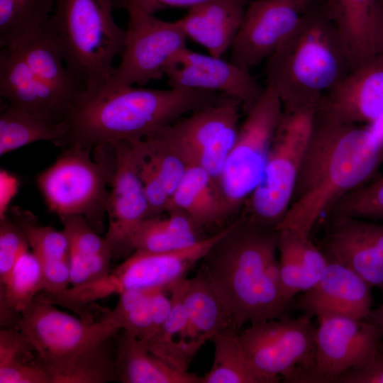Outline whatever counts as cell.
Returning <instances> with one entry per match:
<instances>
[{
    "instance_id": "1",
    "label": "cell",
    "mask_w": 383,
    "mask_h": 383,
    "mask_svg": "<svg viewBox=\"0 0 383 383\" xmlns=\"http://www.w3.org/2000/svg\"><path fill=\"white\" fill-rule=\"evenodd\" d=\"M383 163V138L369 125L315 116L289 209L276 230L303 238L350 192L374 178Z\"/></svg>"
},
{
    "instance_id": "2",
    "label": "cell",
    "mask_w": 383,
    "mask_h": 383,
    "mask_svg": "<svg viewBox=\"0 0 383 383\" xmlns=\"http://www.w3.org/2000/svg\"><path fill=\"white\" fill-rule=\"evenodd\" d=\"M225 96L199 89H138L109 83L81 94L66 119L67 131L58 146L93 149L104 143L138 140Z\"/></svg>"
},
{
    "instance_id": "3",
    "label": "cell",
    "mask_w": 383,
    "mask_h": 383,
    "mask_svg": "<svg viewBox=\"0 0 383 383\" xmlns=\"http://www.w3.org/2000/svg\"><path fill=\"white\" fill-rule=\"evenodd\" d=\"M278 231L243 218L203 258L216 293L237 330L287 317L282 292Z\"/></svg>"
},
{
    "instance_id": "4",
    "label": "cell",
    "mask_w": 383,
    "mask_h": 383,
    "mask_svg": "<svg viewBox=\"0 0 383 383\" xmlns=\"http://www.w3.org/2000/svg\"><path fill=\"white\" fill-rule=\"evenodd\" d=\"M353 68L349 52L323 0H313L267 60V87L283 110H315L323 96Z\"/></svg>"
},
{
    "instance_id": "5",
    "label": "cell",
    "mask_w": 383,
    "mask_h": 383,
    "mask_svg": "<svg viewBox=\"0 0 383 383\" xmlns=\"http://www.w3.org/2000/svg\"><path fill=\"white\" fill-rule=\"evenodd\" d=\"M113 0H56L46 26L83 92L111 82L126 31L116 22Z\"/></svg>"
},
{
    "instance_id": "6",
    "label": "cell",
    "mask_w": 383,
    "mask_h": 383,
    "mask_svg": "<svg viewBox=\"0 0 383 383\" xmlns=\"http://www.w3.org/2000/svg\"><path fill=\"white\" fill-rule=\"evenodd\" d=\"M314 113L315 110H283L262 179L243 206V218L273 228L282 221L292 200Z\"/></svg>"
},
{
    "instance_id": "7",
    "label": "cell",
    "mask_w": 383,
    "mask_h": 383,
    "mask_svg": "<svg viewBox=\"0 0 383 383\" xmlns=\"http://www.w3.org/2000/svg\"><path fill=\"white\" fill-rule=\"evenodd\" d=\"M16 328L30 343L49 375L121 331L109 313L99 321H88L38 298L20 314Z\"/></svg>"
},
{
    "instance_id": "8",
    "label": "cell",
    "mask_w": 383,
    "mask_h": 383,
    "mask_svg": "<svg viewBox=\"0 0 383 383\" xmlns=\"http://www.w3.org/2000/svg\"><path fill=\"white\" fill-rule=\"evenodd\" d=\"M90 148L70 146L55 162L40 173L36 182L50 211L59 217L83 216L101 232L109 192L105 165L91 158Z\"/></svg>"
},
{
    "instance_id": "9",
    "label": "cell",
    "mask_w": 383,
    "mask_h": 383,
    "mask_svg": "<svg viewBox=\"0 0 383 383\" xmlns=\"http://www.w3.org/2000/svg\"><path fill=\"white\" fill-rule=\"evenodd\" d=\"M282 113L278 94L267 86L246 112L218 182L229 213L243 206L259 184Z\"/></svg>"
},
{
    "instance_id": "10",
    "label": "cell",
    "mask_w": 383,
    "mask_h": 383,
    "mask_svg": "<svg viewBox=\"0 0 383 383\" xmlns=\"http://www.w3.org/2000/svg\"><path fill=\"white\" fill-rule=\"evenodd\" d=\"M240 107L238 100L226 96L152 133L189 165L201 167L219 182L237 138Z\"/></svg>"
},
{
    "instance_id": "11",
    "label": "cell",
    "mask_w": 383,
    "mask_h": 383,
    "mask_svg": "<svg viewBox=\"0 0 383 383\" xmlns=\"http://www.w3.org/2000/svg\"><path fill=\"white\" fill-rule=\"evenodd\" d=\"M316 326L302 313L297 318L269 320L238 333L242 349L268 383L294 380L313 363Z\"/></svg>"
},
{
    "instance_id": "12",
    "label": "cell",
    "mask_w": 383,
    "mask_h": 383,
    "mask_svg": "<svg viewBox=\"0 0 383 383\" xmlns=\"http://www.w3.org/2000/svg\"><path fill=\"white\" fill-rule=\"evenodd\" d=\"M312 365L294 382H335L348 370L383 353V331L365 318L333 315L318 317Z\"/></svg>"
},
{
    "instance_id": "13",
    "label": "cell",
    "mask_w": 383,
    "mask_h": 383,
    "mask_svg": "<svg viewBox=\"0 0 383 383\" xmlns=\"http://www.w3.org/2000/svg\"><path fill=\"white\" fill-rule=\"evenodd\" d=\"M126 38L110 84L144 85L165 76L187 38L177 22L164 21L136 8H127Z\"/></svg>"
},
{
    "instance_id": "14",
    "label": "cell",
    "mask_w": 383,
    "mask_h": 383,
    "mask_svg": "<svg viewBox=\"0 0 383 383\" xmlns=\"http://www.w3.org/2000/svg\"><path fill=\"white\" fill-rule=\"evenodd\" d=\"M93 149L94 158L102 162L107 170L111 187L105 238L112 257H119L133 251L131 238L139 223L148 217V204L133 141L104 143Z\"/></svg>"
},
{
    "instance_id": "15",
    "label": "cell",
    "mask_w": 383,
    "mask_h": 383,
    "mask_svg": "<svg viewBox=\"0 0 383 383\" xmlns=\"http://www.w3.org/2000/svg\"><path fill=\"white\" fill-rule=\"evenodd\" d=\"M235 223L185 248L163 252L134 251L118 267L96 282L99 294L105 298L128 290L167 289L187 277L192 267L203 260Z\"/></svg>"
},
{
    "instance_id": "16",
    "label": "cell",
    "mask_w": 383,
    "mask_h": 383,
    "mask_svg": "<svg viewBox=\"0 0 383 383\" xmlns=\"http://www.w3.org/2000/svg\"><path fill=\"white\" fill-rule=\"evenodd\" d=\"M313 0H254L231 47V61L250 70L267 60Z\"/></svg>"
},
{
    "instance_id": "17",
    "label": "cell",
    "mask_w": 383,
    "mask_h": 383,
    "mask_svg": "<svg viewBox=\"0 0 383 383\" xmlns=\"http://www.w3.org/2000/svg\"><path fill=\"white\" fill-rule=\"evenodd\" d=\"M170 87L199 89L224 94L238 100L247 112L260 98L262 87L249 70L222 57L181 50L165 72Z\"/></svg>"
},
{
    "instance_id": "18",
    "label": "cell",
    "mask_w": 383,
    "mask_h": 383,
    "mask_svg": "<svg viewBox=\"0 0 383 383\" xmlns=\"http://www.w3.org/2000/svg\"><path fill=\"white\" fill-rule=\"evenodd\" d=\"M315 116L340 123L371 125L383 118V54L353 67L328 90Z\"/></svg>"
},
{
    "instance_id": "19",
    "label": "cell",
    "mask_w": 383,
    "mask_h": 383,
    "mask_svg": "<svg viewBox=\"0 0 383 383\" xmlns=\"http://www.w3.org/2000/svg\"><path fill=\"white\" fill-rule=\"evenodd\" d=\"M320 249L329 261L348 267L383 294V224L330 216Z\"/></svg>"
},
{
    "instance_id": "20",
    "label": "cell",
    "mask_w": 383,
    "mask_h": 383,
    "mask_svg": "<svg viewBox=\"0 0 383 383\" xmlns=\"http://www.w3.org/2000/svg\"><path fill=\"white\" fill-rule=\"evenodd\" d=\"M372 288L351 269L328 260L319 281L297 296L295 306L311 318L340 315L366 318L373 304Z\"/></svg>"
},
{
    "instance_id": "21",
    "label": "cell",
    "mask_w": 383,
    "mask_h": 383,
    "mask_svg": "<svg viewBox=\"0 0 383 383\" xmlns=\"http://www.w3.org/2000/svg\"><path fill=\"white\" fill-rule=\"evenodd\" d=\"M11 44L16 47L34 76L65 109L68 116L83 91L67 68L46 23Z\"/></svg>"
},
{
    "instance_id": "22",
    "label": "cell",
    "mask_w": 383,
    "mask_h": 383,
    "mask_svg": "<svg viewBox=\"0 0 383 383\" xmlns=\"http://www.w3.org/2000/svg\"><path fill=\"white\" fill-rule=\"evenodd\" d=\"M0 95L9 104L52 121H65L67 117V111L38 82L13 44L1 48Z\"/></svg>"
},
{
    "instance_id": "23",
    "label": "cell",
    "mask_w": 383,
    "mask_h": 383,
    "mask_svg": "<svg viewBox=\"0 0 383 383\" xmlns=\"http://www.w3.org/2000/svg\"><path fill=\"white\" fill-rule=\"evenodd\" d=\"M248 4V0H207L189 9L177 22L187 38L222 57L236 37Z\"/></svg>"
},
{
    "instance_id": "24",
    "label": "cell",
    "mask_w": 383,
    "mask_h": 383,
    "mask_svg": "<svg viewBox=\"0 0 383 383\" xmlns=\"http://www.w3.org/2000/svg\"><path fill=\"white\" fill-rule=\"evenodd\" d=\"M182 301L187 316L186 342L201 348L216 335L239 333L202 266L192 278L185 279Z\"/></svg>"
},
{
    "instance_id": "25",
    "label": "cell",
    "mask_w": 383,
    "mask_h": 383,
    "mask_svg": "<svg viewBox=\"0 0 383 383\" xmlns=\"http://www.w3.org/2000/svg\"><path fill=\"white\" fill-rule=\"evenodd\" d=\"M277 252L282 292L290 304L294 297L314 287L323 275L328 260L311 238H303L289 230H279Z\"/></svg>"
},
{
    "instance_id": "26",
    "label": "cell",
    "mask_w": 383,
    "mask_h": 383,
    "mask_svg": "<svg viewBox=\"0 0 383 383\" xmlns=\"http://www.w3.org/2000/svg\"><path fill=\"white\" fill-rule=\"evenodd\" d=\"M115 368L123 383H201L202 377L178 370L150 353L136 337L121 330L115 335Z\"/></svg>"
},
{
    "instance_id": "27",
    "label": "cell",
    "mask_w": 383,
    "mask_h": 383,
    "mask_svg": "<svg viewBox=\"0 0 383 383\" xmlns=\"http://www.w3.org/2000/svg\"><path fill=\"white\" fill-rule=\"evenodd\" d=\"M171 210L183 212L199 228L219 224L230 214L218 182L205 169L194 165L187 167L177 186Z\"/></svg>"
},
{
    "instance_id": "28",
    "label": "cell",
    "mask_w": 383,
    "mask_h": 383,
    "mask_svg": "<svg viewBox=\"0 0 383 383\" xmlns=\"http://www.w3.org/2000/svg\"><path fill=\"white\" fill-rule=\"evenodd\" d=\"M351 58L353 67L377 55L374 44V0H323Z\"/></svg>"
},
{
    "instance_id": "29",
    "label": "cell",
    "mask_w": 383,
    "mask_h": 383,
    "mask_svg": "<svg viewBox=\"0 0 383 383\" xmlns=\"http://www.w3.org/2000/svg\"><path fill=\"white\" fill-rule=\"evenodd\" d=\"M200 228L185 213L178 210L147 218L135 229L131 238L134 251L163 252L192 246L203 238L199 235Z\"/></svg>"
},
{
    "instance_id": "30",
    "label": "cell",
    "mask_w": 383,
    "mask_h": 383,
    "mask_svg": "<svg viewBox=\"0 0 383 383\" xmlns=\"http://www.w3.org/2000/svg\"><path fill=\"white\" fill-rule=\"evenodd\" d=\"M67 128L66 121H52L9 104L0 117V155L41 140L59 145Z\"/></svg>"
},
{
    "instance_id": "31",
    "label": "cell",
    "mask_w": 383,
    "mask_h": 383,
    "mask_svg": "<svg viewBox=\"0 0 383 383\" xmlns=\"http://www.w3.org/2000/svg\"><path fill=\"white\" fill-rule=\"evenodd\" d=\"M214 355L210 370L201 383H268L250 364L240 345L238 333L215 335Z\"/></svg>"
},
{
    "instance_id": "32",
    "label": "cell",
    "mask_w": 383,
    "mask_h": 383,
    "mask_svg": "<svg viewBox=\"0 0 383 383\" xmlns=\"http://www.w3.org/2000/svg\"><path fill=\"white\" fill-rule=\"evenodd\" d=\"M56 0H0V46L43 26Z\"/></svg>"
},
{
    "instance_id": "33",
    "label": "cell",
    "mask_w": 383,
    "mask_h": 383,
    "mask_svg": "<svg viewBox=\"0 0 383 383\" xmlns=\"http://www.w3.org/2000/svg\"><path fill=\"white\" fill-rule=\"evenodd\" d=\"M1 285V309L20 315L43 291L40 264L35 254L23 253Z\"/></svg>"
},
{
    "instance_id": "34",
    "label": "cell",
    "mask_w": 383,
    "mask_h": 383,
    "mask_svg": "<svg viewBox=\"0 0 383 383\" xmlns=\"http://www.w3.org/2000/svg\"><path fill=\"white\" fill-rule=\"evenodd\" d=\"M106 343L50 373L51 383H104L118 379L114 360L105 350Z\"/></svg>"
},
{
    "instance_id": "35",
    "label": "cell",
    "mask_w": 383,
    "mask_h": 383,
    "mask_svg": "<svg viewBox=\"0 0 383 383\" xmlns=\"http://www.w3.org/2000/svg\"><path fill=\"white\" fill-rule=\"evenodd\" d=\"M152 290H128L118 295L109 314L123 330L139 340L148 335L152 326L150 296Z\"/></svg>"
},
{
    "instance_id": "36",
    "label": "cell",
    "mask_w": 383,
    "mask_h": 383,
    "mask_svg": "<svg viewBox=\"0 0 383 383\" xmlns=\"http://www.w3.org/2000/svg\"><path fill=\"white\" fill-rule=\"evenodd\" d=\"M329 216L383 220V176L345 194L334 205Z\"/></svg>"
},
{
    "instance_id": "37",
    "label": "cell",
    "mask_w": 383,
    "mask_h": 383,
    "mask_svg": "<svg viewBox=\"0 0 383 383\" xmlns=\"http://www.w3.org/2000/svg\"><path fill=\"white\" fill-rule=\"evenodd\" d=\"M14 221L21 228L32 252L38 257L69 259L70 249L63 233L50 226L38 225L30 215L14 208L12 209Z\"/></svg>"
},
{
    "instance_id": "38",
    "label": "cell",
    "mask_w": 383,
    "mask_h": 383,
    "mask_svg": "<svg viewBox=\"0 0 383 383\" xmlns=\"http://www.w3.org/2000/svg\"><path fill=\"white\" fill-rule=\"evenodd\" d=\"M139 175L149 207L148 218L162 215L170 207V196L152 162L147 155L142 139L133 141Z\"/></svg>"
},
{
    "instance_id": "39",
    "label": "cell",
    "mask_w": 383,
    "mask_h": 383,
    "mask_svg": "<svg viewBox=\"0 0 383 383\" xmlns=\"http://www.w3.org/2000/svg\"><path fill=\"white\" fill-rule=\"evenodd\" d=\"M60 218L70 252L81 255L111 254L106 238L100 237L83 216L65 215L60 216Z\"/></svg>"
},
{
    "instance_id": "40",
    "label": "cell",
    "mask_w": 383,
    "mask_h": 383,
    "mask_svg": "<svg viewBox=\"0 0 383 383\" xmlns=\"http://www.w3.org/2000/svg\"><path fill=\"white\" fill-rule=\"evenodd\" d=\"M29 244L21 228L6 216L0 221V282L3 284Z\"/></svg>"
},
{
    "instance_id": "41",
    "label": "cell",
    "mask_w": 383,
    "mask_h": 383,
    "mask_svg": "<svg viewBox=\"0 0 383 383\" xmlns=\"http://www.w3.org/2000/svg\"><path fill=\"white\" fill-rule=\"evenodd\" d=\"M112 255L109 253L81 255L70 252V286L86 284L108 274Z\"/></svg>"
},
{
    "instance_id": "42",
    "label": "cell",
    "mask_w": 383,
    "mask_h": 383,
    "mask_svg": "<svg viewBox=\"0 0 383 383\" xmlns=\"http://www.w3.org/2000/svg\"><path fill=\"white\" fill-rule=\"evenodd\" d=\"M0 383H51V379L40 363L17 361L0 367Z\"/></svg>"
},
{
    "instance_id": "43",
    "label": "cell",
    "mask_w": 383,
    "mask_h": 383,
    "mask_svg": "<svg viewBox=\"0 0 383 383\" xmlns=\"http://www.w3.org/2000/svg\"><path fill=\"white\" fill-rule=\"evenodd\" d=\"M38 259L40 264L43 283L42 292L58 293L69 288L70 285L69 259L42 257Z\"/></svg>"
},
{
    "instance_id": "44",
    "label": "cell",
    "mask_w": 383,
    "mask_h": 383,
    "mask_svg": "<svg viewBox=\"0 0 383 383\" xmlns=\"http://www.w3.org/2000/svg\"><path fill=\"white\" fill-rule=\"evenodd\" d=\"M34 350L26 336L17 328H3L0 331V367L24 361L23 355Z\"/></svg>"
},
{
    "instance_id": "45",
    "label": "cell",
    "mask_w": 383,
    "mask_h": 383,
    "mask_svg": "<svg viewBox=\"0 0 383 383\" xmlns=\"http://www.w3.org/2000/svg\"><path fill=\"white\" fill-rule=\"evenodd\" d=\"M382 355L372 361L353 368L339 378L340 383H383Z\"/></svg>"
},
{
    "instance_id": "46",
    "label": "cell",
    "mask_w": 383,
    "mask_h": 383,
    "mask_svg": "<svg viewBox=\"0 0 383 383\" xmlns=\"http://www.w3.org/2000/svg\"><path fill=\"white\" fill-rule=\"evenodd\" d=\"M150 304L152 326L148 335L144 339L160 331L171 312L172 301L167 289L152 290L150 296Z\"/></svg>"
},
{
    "instance_id": "47",
    "label": "cell",
    "mask_w": 383,
    "mask_h": 383,
    "mask_svg": "<svg viewBox=\"0 0 383 383\" xmlns=\"http://www.w3.org/2000/svg\"><path fill=\"white\" fill-rule=\"evenodd\" d=\"M115 8L133 7L146 13L154 14L155 12L166 9L187 7L189 9L200 4L207 0H113Z\"/></svg>"
},
{
    "instance_id": "48",
    "label": "cell",
    "mask_w": 383,
    "mask_h": 383,
    "mask_svg": "<svg viewBox=\"0 0 383 383\" xmlns=\"http://www.w3.org/2000/svg\"><path fill=\"white\" fill-rule=\"evenodd\" d=\"M374 44L377 54H383V0H374Z\"/></svg>"
},
{
    "instance_id": "49",
    "label": "cell",
    "mask_w": 383,
    "mask_h": 383,
    "mask_svg": "<svg viewBox=\"0 0 383 383\" xmlns=\"http://www.w3.org/2000/svg\"><path fill=\"white\" fill-rule=\"evenodd\" d=\"M365 319L374 323L383 331V303L379 307L372 309Z\"/></svg>"
},
{
    "instance_id": "50",
    "label": "cell",
    "mask_w": 383,
    "mask_h": 383,
    "mask_svg": "<svg viewBox=\"0 0 383 383\" xmlns=\"http://www.w3.org/2000/svg\"><path fill=\"white\" fill-rule=\"evenodd\" d=\"M382 359H383V353H382Z\"/></svg>"
}]
</instances>
